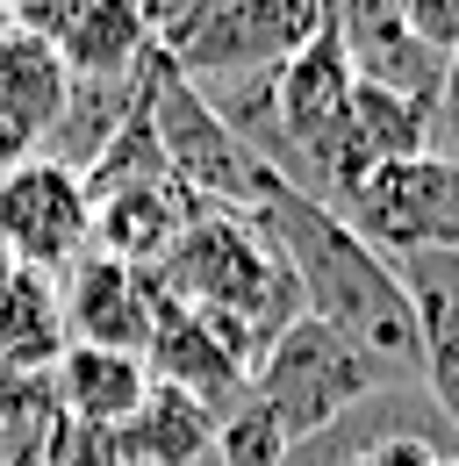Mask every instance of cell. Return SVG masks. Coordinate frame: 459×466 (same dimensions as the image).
Listing matches in <instances>:
<instances>
[{"label": "cell", "mask_w": 459, "mask_h": 466, "mask_svg": "<svg viewBox=\"0 0 459 466\" xmlns=\"http://www.w3.org/2000/svg\"><path fill=\"white\" fill-rule=\"evenodd\" d=\"M158 288L194 309L201 323H216L230 345L244 351V366H259V351L301 316L294 273L280 266L273 237L237 208H194V223L158 266Z\"/></svg>", "instance_id": "obj_2"}, {"label": "cell", "mask_w": 459, "mask_h": 466, "mask_svg": "<svg viewBox=\"0 0 459 466\" xmlns=\"http://www.w3.org/2000/svg\"><path fill=\"white\" fill-rule=\"evenodd\" d=\"M87 0H0V29H22L36 44H57Z\"/></svg>", "instance_id": "obj_17"}, {"label": "cell", "mask_w": 459, "mask_h": 466, "mask_svg": "<svg viewBox=\"0 0 459 466\" xmlns=\"http://www.w3.org/2000/svg\"><path fill=\"white\" fill-rule=\"evenodd\" d=\"M144 122H151V137H158V151H166V173L179 179L201 208H237V216H251L259 187L273 173L244 151V137L216 116V101H209L166 51H158L151 72H144Z\"/></svg>", "instance_id": "obj_4"}, {"label": "cell", "mask_w": 459, "mask_h": 466, "mask_svg": "<svg viewBox=\"0 0 459 466\" xmlns=\"http://www.w3.org/2000/svg\"><path fill=\"white\" fill-rule=\"evenodd\" d=\"M316 36H331L316 0H209L172 22L158 51L194 86H237V79H259L294 51H309Z\"/></svg>", "instance_id": "obj_5"}, {"label": "cell", "mask_w": 459, "mask_h": 466, "mask_svg": "<svg viewBox=\"0 0 459 466\" xmlns=\"http://www.w3.org/2000/svg\"><path fill=\"white\" fill-rule=\"evenodd\" d=\"M244 388H251V402L273 416V431H280L287 452H294V445L323 438L338 416H352L366 395L402 388V380H388L366 351H352L338 330H323L316 316H294L280 338L259 351V366H251Z\"/></svg>", "instance_id": "obj_3"}, {"label": "cell", "mask_w": 459, "mask_h": 466, "mask_svg": "<svg viewBox=\"0 0 459 466\" xmlns=\"http://www.w3.org/2000/svg\"><path fill=\"white\" fill-rule=\"evenodd\" d=\"M115 460L122 466H216V409L151 380L144 409L115 431Z\"/></svg>", "instance_id": "obj_14"}, {"label": "cell", "mask_w": 459, "mask_h": 466, "mask_svg": "<svg viewBox=\"0 0 459 466\" xmlns=\"http://www.w3.org/2000/svg\"><path fill=\"white\" fill-rule=\"evenodd\" d=\"M72 345L65 323V280L15 266V280L0 288V380H44Z\"/></svg>", "instance_id": "obj_13"}, {"label": "cell", "mask_w": 459, "mask_h": 466, "mask_svg": "<svg viewBox=\"0 0 459 466\" xmlns=\"http://www.w3.org/2000/svg\"><path fill=\"white\" fill-rule=\"evenodd\" d=\"M395 273L423 330V395L459 431V258L416 251V258H395Z\"/></svg>", "instance_id": "obj_10"}, {"label": "cell", "mask_w": 459, "mask_h": 466, "mask_svg": "<svg viewBox=\"0 0 459 466\" xmlns=\"http://www.w3.org/2000/svg\"><path fill=\"white\" fill-rule=\"evenodd\" d=\"M0 244L15 251V266L65 280L94 251V194H87V173H72L57 158L0 166Z\"/></svg>", "instance_id": "obj_7"}, {"label": "cell", "mask_w": 459, "mask_h": 466, "mask_svg": "<svg viewBox=\"0 0 459 466\" xmlns=\"http://www.w3.org/2000/svg\"><path fill=\"white\" fill-rule=\"evenodd\" d=\"M344 466H459V431L431 409V395L409 409V423L388 431L381 445H366V452H352Z\"/></svg>", "instance_id": "obj_15"}, {"label": "cell", "mask_w": 459, "mask_h": 466, "mask_svg": "<svg viewBox=\"0 0 459 466\" xmlns=\"http://www.w3.org/2000/svg\"><path fill=\"white\" fill-rule=\"evenodd\" d=\"M57 58L72 79H101V86L144 79L158 58V22L144 0H87L72 15V29L57 36Z\"/></svg>", "instance_id": "obj_11"}, {"label": "cell", "mask_w": 459, "mask_h": 466, "mask_svg": "<svg viewBox=\"0 0 459 466\" xmlns=\"http://www.w3.org/2000/svg\"><path fill=\"white\" fill-rule=\"evenodd\" d=\"M7 280H15V251L0 244V288H7Z\"/></svg>", "instance_id": "obj_20"}, {"label": "cell", "mask_w": 459, "mask_h": 466, "mask_svg": "<svg viewBox=\"0 0 459 466\" xmlns=\"http://www.w3.org/2000/svg\"><path fill=\"white\" fill-rule=\"evenodd\" d=\"M158 316H166V288L158 273L144 266H122L87 251L72 273H65V323H72V345H101V351H151L158 338Z\"/></svg>", "instance_id": "obj_8"}, {"label": "cell", "mask_w": 459, "mask_h": 466, "mask_svg": "<svg viewBox=\"0 0 459 466\" xmlns=\"http://www.w3.org/2000/svg\"><path fill=\"white\" fill-rule=\"evenodd\" d=\"M338 216L366 237L381 258H416V251L459 258V166L438 158V151L402 158V166H381Z\"/></svg>", "instance_id": "obj_6"}, {"label": "cell", "mask_w": 459, "mask_h": 466, "mask_svg": "<svg viewBox=\"0 0 459 466\" xmlns=\"http://www.w3.org/2000/svg\"><path fill=\"white\" fill-rule=\"evenodd\" d=\"M144 7H151V22H158V36H166V29L179 22V15H194V7H209V0H144Z\"/></svg>", "instance_id": "obj_19"}, {"label": "cell", "mask_w": 459, "mask_h": 466, "mask_svg": "<svg viewBox=\"0 0 459 466\" xmlns=\"http://www.w3.org/2000/svg\"><path fill=\"white\" fill-rule=\"evenodd\" d=\"M72 94V72L57 44H36L22 29H0V166L44 158Z\"/></svg>", "instance_id": "obj_9"}, {"label": "cell", "mask_w": 459, "mask_h": 466, "mask_svg": "<svg viewBox=\"0 0 459 466\" xmlns=\"http://www.w3.org/2000/svg\"><path fill=\"white\" fill-rule=\"evenodd\" d=\"M395 15L423 51H438V58L459 51V0H395Z\"/></svg>", "instance_id": "obj_16"}, {"label": "cell", "mask_w": 459, "mask_h": 466, "mask_svg": "<svg viewBox=\"0 0 459 466\" xmlns=\"http://www.w3.org/2000/svg\"><path fill=\"white\" fill-rule=\"evenodd\" d=\"M51 388H57V409H65L72 431H122V423L144 409V395H151V366H144L137 351L65 345Z\"/></svg>", "instance_id": "obj_12"}, {"label": "cell", "mask_w": 459, "mask_h": 466, "mask_svg": "<svg viewBox=\"0 0 459 466\" xmlns=\"http://www.w3.org/2000/svg\"><path fill=\"white\" fill-rule=\"evenodd\" d=\"M431 151L459 166V51L445 58V79H438V101H431Z\"/></svg>", "instance_id": "obj_18"}, {"label": "cell", "mask_w": 459, "mask_h": 466, "mask_svg": "<svg viewBox=\"0 0 459 466\" xmlns=\"http://www.w3.org/2000/svg\"><path fill=\"white\" fill-rule=\"evenodd\" d=\"M251 223L273 237L280 266L294 273L301 316H316L352 351H366L388 380H409V388L423 380V330H416V309H409V288H402L395 258H381L338 208L294 194L287 179L259 187Z\"/></svg>", "instance_id": "obj_1"}]
</instances>
